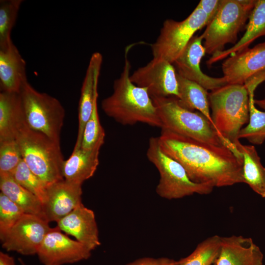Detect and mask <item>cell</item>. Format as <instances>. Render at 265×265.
I'll list each match as a JSON object with an SVG mask.
<instances>
[{"label":"cell","mask_w":265,"mask_h":265,"mask_svg":"<svg viewBox=\"0 0 265 265\" xmlns=\"http://www.w3.org/2000/svg\"><path fill=\"white\" fill-rule=\"evenodd\" d=\"M162 151L184 167L193 182L214 187L244 183L243 159L225 145L208 144L161 129Z\"/></svg>","instance_id":"1"},{"label":"cell","mask_w":265,"mask_h":265,"mask_svg":"<svg viewBox=\"0 0 265 265\" xmlns=\"http://www.w3.org/2000/svg\"><path fill=\"white\" fill-rule=\"evenodd\" d=\"M129 49V47L126 49L123 70L114 81L113 93L102 101V108L108 116L123 125L142 123L161 128L158 110L147 89L131 80Z\"/></svg>","instance_id":"2"},{"label":"cell","mask_w":265,"mask_h":265,"mask_svg":"<svg viewBox=\"0 0 265 265\" xmlns=\"http://www.w3.org/2000/svg\"><path fill=\"white\" fill-rule=\"evenodd\" d=\"M211 116L225 145L239 157L236 148L239 131L249 118V94L244 85L227 84L209 93Z\"/></svg>","instance_id":"3"},{"label":"cell","mask_w":265,"mask_h":265,"mask_svg":"<svg viewBox=\"0 0 265 265\" xmlns=\"http://www.w3.org/2000/svg\"><path fill=\"white\" fill-rule=\"evenodd\" d=\"M16 140L23 160L47 187L64 179L62 168L65 160L60 144L28 127L20 133Z\"/></svg>","instance_id":"4"},{"label":"cell","mask_w":265,"mask_h":265,"mask_svg":"<svg viewBox=\"0 0 265 265\" xmlns=\"http://www.w3.org/2000/svg\"><path fill=\"white\" fill-rule=\"evenodd\" d=\"M151 98L162 123L161 129L208 144L225 145L211 123L200 112L184 107L175 97Z\"/></svg>","instance_id":"5"},{"label":"cell","mask_w":265,"mask_h":265,"mask_svg":"<svg viewBox=\"0 0 265 265\" xmlns=\"http://www.w3.org/2000/svg\"><path fill=\"white\" fill-rule=\"evenodd\" d=\"M146 156L159 172L160 177L156 191L160 197L177 199L212 192L214 188L212 185L194 183L189 178L182 164L162 151L158 137L149 139Z\"/></svg>","instance_id":"6"},{"label":"cell","mask_w":265,"mask_h":265,"mask_svg":"<svg viewBox=\"0 0 265 265\" xmlns=\"http://www.w3.org/2000/svg\"><path fill=\"white\" fill-rule=\"evenodd\" d=\"M256 0H221L214 17L200 35L206 53L212 55L224 50L228 43L236 44Z\"/></svg>","instance_id":"7"},{"label":"cell","mask_w":265,"mask_h":265,"mask_svg":"<svg viewBox=\"0 0 265 265\" xmlns=\"http://www.w3.org/2000/svg\"><path fill=\"white\" fill-rule=\"evenodd\" d=\"M28 127L60 144L65 109L55 98L37 91L28 82L20 93Z\"/></svg>","instance_id":"8"},{"label":"cell","mask_w":265,"mask_h":265,"mask_svg":"<svg viewBox=\"0 0 265 265\" xmlns=\"http://www.w3.org/2000/svg\"><path fill=\"white\" fill-rule=\"evenodd\" d=\"M208 23L207 16L197 6L183 21L166 20L157 39L150 45L153 58L164 59L173 64L194 33Z\"/></svg>","instance_id":"9"},{"label":"cell","mask_w":265,"mask_h":265,"mask_svg":"<svg viewBox=\"0 0 265 265\" xmlns=\"http://www.w3.org/2000/svg\"><path fill=\"white\" fill-rule=\"evenodd\" d=\"M49 222L39 216L24 214L10 229L0 234L2 247L23 255H33L46 235L52 230Z\"/></svg>","instance_id":"10"},{"label":"cell","mask_w":265,"mask_h":265,"mask_svg":"<svg viewBox=\"0 0 265 265\" xmlns=\"http://www.w3.org/2000/svg\"><path fill=\"white\" fill-rule=\"evenodd\" d=\"M130 79L136 85L146 88L151 97L179 96L176 71L165 60L153 58L134 71Z\"/></svg>","instance_id":"11"},{"label":"cell","mask_w":265,"mask_h":265,"mask_svg":"<svg viewBox=\"0 0 265 265\" xmlns=\"http://www.w3.org/2000/svg\"><path fill=\"white\" fill-rule=\"evenodd\" d=\"M91 251L83 244L53 228L44 238L37 252L44 265H63L88 259Z\"/></svg>","instance_id":"12"},{"label":"cell","mask_w":265,"mask_h":265,"mask_svg":"<svg viewBox=\"0 0 265 265\" xmlns=\"http://www.w3.org/2000/svg\"><path fill=\"white\" fill-rule=\"evenodd\" d=\"M202 40L201 36H193L173 65L179 75L212 91L228 83L223 77H212L201 71V60L206 53Z\"/></svg>","instance_id":"13"},{"label":"cell","mask_w":265,"mask_h":265,"mask_svg":"<svg viewBox=\"0 0 265 265\" xmlns=\"http://www.w3.org/2000/svg\"><path fill=\"white\" fill-rule=\"evenodd\" d=\"M265 69V42L233 54L222 63L228 84L243 85L250 78Z\"/></svg>","instance_id":"14"},{"label":"cell","mask_w":265,"mask_h":265,"mask_svg":"<svg viewBox=\"0 0 265 265\" xmlns=\"http://www.w3.org/2000/svg\"><path fill=\"white\" fill-rule=\"evenodd\" d=\"M81 195V186L64 179L48 186L43 204L46 220L57 222L82 203Z\"/></svg>","instance_id":"15"},{"label":"cell","mask_w":265,"mask_h":265,"mask_svg":"<svg viewBox=\"0 0 265 265\" xmlns=\"http://www.w3.org/2000/svg\"><path fill=\"white\" fill-rule=\"evenodd\" d=\"M102 62L101 53L95 52L92 54L81 88L78 109V132L75 149L81 147L85 125L97 104L98 84Z\"/></svg>","instance_id":"16"},{"label":"cell","mask_w":265,"mask_h":265,"mask_svg":"<svg viewBox=\"0 0 265 265\" xmlns=\"http://www.w3.org/2000/svg\"><path fill=\"white\" fill-rule=\"evenodd\" d=\"M56 227L91 251L101 244L94 212L82 203L59 220Z\"/></svg>","instance_id":"17"},{"label":"cell","mask_w":265,"mask_h":265,"mask_svg":"<svg viewBox=\"0 0 265 265\" xmlns=\"http://www.w3.org/2000/svg\"><path fill=\"white\" fill-rule=\"evenodd\" d=\"M264 255L250 238L241 236L221 237L215 265H263Z\"/></svg>","instance_id":"18"},{"label":"cell","mask_w":265,"mask_h":265,"mask_svg":"<svg viewBox=\"0 0 265 265\" xmlns=\"http://www.w3.org/2000/svg\"><path fill=\"white\" fill-rule=\"evenodd\" d=\"M27 81L26 61L14 43L0 50L1 92L20 93Z\"/></svg>","instance_id":"19"},{"label":"cell","mask_w":265,"mask_h":265,"mask_svg":"<svg viewBox=\"0 0 265 265\" xmlns=\"http://www.w3.org/2000/svg\"><path fill=\"white\" fill-rule=\"evenodd\" d=\"M28 127L20 93H0V141L16 139Z\"/></svg>","instance_id":"20"},{"label":"cell","mask_w":265,"mask_h":265,"mask_svg":"<svg viewBox=\"0 0 265 265\" xmlns=\"http://www.w3.org/2000/svg\"><path fill=\"white\" fill-rule=\"evenodd\" d=\"M103 145L100 144L89 149L81 147L74 149L70 157L63 163L64 179L81 186L85 181L92 177L99 165V155Z\"/></svg>","instance_id":"21"},{"label":"cell","mask_w":265,"mask_h":265,"mask_svg":"<svg viewBox=\"0 0 265 265\" xmlns=\"http://www.w3.org/2000/svg\"><path fill=\"white\" fill-rule=\"evenodd\" d=\"M265 35V0H256L248 18L245 33L238 41L231 48L216 53L207 61V65L213 64L231 54L242 51L258 38Z\"/></svg>","instance_id":"22"},{"label":"cell","mask_w":265,"mask_h":265,"mask_svg":"<svg viewBox=\"0 0 265 265\" xmlns=\"http://www.w3.org/2000/svg\"><path fill=\"white\" fill-rule=\"evenodd\" d=\"M235 146L242 156L244 183L262 197L265 198V167L261 162L255 147L251 145H243L239 141Z\"/></svg>","instance_id":"23"},{"label":"cell","mask_w":265,"mask_h":265,"mask_svg":"<svg viewBox=\"0 0 265 265\" xmlns=\"http://www.w3.org/2000/svg\"><path fill=\"white\" fill-rule=\"evenodd\" d=\"M0 192L19 206L25 213L46 220L40 200L16 182L11 174H0Z\"/></svg>","instance_id":"24"},{"label":"cell","mask_w":265,"mask_h":265,"mask_svg":"<svg viewBox=\"0 0 265 265\" xmlns=\"http://www.w3.org/2000/svg\"><path fill=\"white\" fill-rule=\"evenodd\" d=\"M177 75L179 92L177 99L179 104L189 110H198L207 118L214 128L210 111L207 90L196 82L185 79L177 73Z\"/></svg>","instance_id":"25"},{"label":"cell","mask_w":265,"mask_h":265,"mask_svg":"<svg viewBox=\"0 0 265 265\" xmlns=\"http://www.w3.org/2000/svg\"><path fill=\"white\" fill-rule=\"evenodd\" d=\"M221 237H210L198 244L193 252L179 261V265H214L218 258Z\"/></svg>","instance_id":"26"},{"label":"cell","mask_w":265,"mask_h":265,"mask_svg":"<svg viewBox=\"0 0 265 265\" xmlns=\"http://www.w3.org/2000/svg\"><path fill=\"white\" fill-rule=\"evenodd\" d=\"M249 118L248 125L239 132L238 138H245L255 145H261L265 140V111L255 106L254 95H249Z\"/></svg>","instance_id":"27"},{"label":"cell","mask_w":265,"mask_h":265,"mask_svg":"<svg viewBox=\"0 0 265 265\" xmlns=\"http://www.w3.org/2000/svg\"><path fill=\"white\" fill-rule=\"evenodd\" d=\"M23 1V0L0 1V50L7 48L13 43L11 33Z\"/></svg>","instance_id":"28"},{"label":"cell","mask_w":265,"mask_h":265,"mask_svg":"<svg viewBox=\"0 0 265 265\" xmlns=\"http://www.w3.org/2000/svg\"><path fill=\"white\" fill-rule=\"evenodd\" d=\"M11 175L16 182L35 195L42 204H44L47 186L29 169L23 159Z\"/></svg>","instance_id":"29"},{"label":"cell","mask_w":265,"mask_h":265,"mask_svg":"<svg viewBox=\"0 0 265 265\" xmlns=\"http://www.w3.org/2000/svg\"><path fill=\"white\" fill-rule=\"evenodd\" d=\"M22 159L16 139L0 141V174H11Z\"/></svg>","instance_id":"30"},{"label":"cell","mask_w":265,"mask_h":265,"mask_svg":"<svg viewBox=\"0 0 265 265\" xmlns=\"http://www.w3.org/2000/svg\"><path fill=\"white\" fill-rule=\"evenodd\" d=\"M105 137V132L100 122L97 104L94 106L92 113L85 125L81 148L89 149L98 144H103Z\"/></svg>","instance_id":"31"},{"label":"cell","mask_w":265,"mask_h":265,"mask_svg":"<svg viewBox=\"0 0 265 265\" xmlns=\"http://www.w3.org/2000/svg\"><path fill=\"white\" fill-rule=\"evenodd\" d=\"M24 214L19 206L0 193V234L10 229Z\"/></svg>","instance_id":"32"},{"label":"cell","mask_w":265,"mask_h":265,"mask_svg":"<svg viewBox=\"0 0 265 265\" xmlns=\"http://www.w3.org/2000/svg\"><path fill=\"white\" fill-rule=\"evenodd\" d=\"M126 265H179V261L168 258H143Z\"/></svg>","instance_id":"33"},{"label":"cell","mask_w":265,"mask_h":265,"mask_svg":"<svg viewBox=\"0 0 265 265\" xmlns=\"http://www.w3.org/2000/svg\"><path fill=\"white\" fill-rule=\"evenodd\" d=\"M220 2L221 0H201L196 6L206 14L209 23L217 13Z\"/></svg>","instance_id":"34"},{"label":"cell","mask_w":265,"mask_h":265,"mask_svg":"<svg viewBox=\"0 0 265 265\" xmlns=\"http://www.w3.org/2000/svg\"><path fill=\"white\" fill-rule=\"evenodd\" d=\"M265 80V69L248 79L243 84L247 89L249 95H254L258 85Z\"/></svg>","instance_id":"35"},{"label":"cell","mask_w":265,"mask_h":265,"mask_svg":"<svg viewBox=\"0 0 265 265\" xmlns=\"http://www.w3.org/2000/svg\"><path fill=\"white\" fill-rule=\"evenodd\" d=\"M0 265H15L14 259L8 254L0 251Z\"/></svg>","instance_id":"36"},{"label":"cell","mask_w":265,"mask_h":265,"mask_svg":"<svg viewBox=\"0 0 265 265\" xmlns=\"http://www.w3.org/2000/svg\"><path fill=\"white\" fill-rule=\"evenodd\" d=\"M255 104L257 105L260 107L263 108L265 111V100L255 99Z\"/></svg>","instance_id":"37"},{"label":"cell","mask_w":265,"mask_h":265,"mask_svg":"<svg viewBox=\"0 0 265 265\" xmlns=\"http://www.w3.org/2000/svg\"><path fill=\"white\" fill-rule=\"evenodd\" d=\"M19 263L21 265H27L24 262V261L21 259V258H19Z\"/></svg>","instance_id":"38"},{"label":"cell","mask_w":265,"mask_h":265,"mask_svg":"<svg viewBox=\"0 0 265 265\" xmlns=\"http://www.w3.org/2000/svg\"><path fill=\"white\" fill-rule=\"evenodd\" d=\"M264 99V100H265V98H264V99Z\"/></svg>","instance_id":"39"},{"label":"cell","mask_w":265,"mask_h":265,"mask_svg":"<svg viewBox=\"0 0 265 265\" xmlns=\"http://www.w3.org/2000/svg\"><path fill=\"white\" fill-rule=\"evenodd\" d=\"M214 265H215V264Z\"/></svg>","instance_id":"40"}]
</instances>
